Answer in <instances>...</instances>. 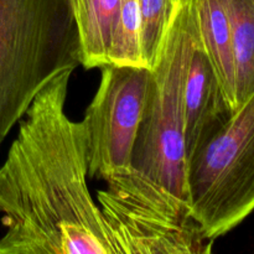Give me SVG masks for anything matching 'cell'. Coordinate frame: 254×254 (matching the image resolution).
I'll list each match as a JSON object with an SVG mask.
<instances>
[{
	"mask_svg": "<svg viewBox=\"0 0 254 254\" xmlns=\"http://www.w3.org/2000/svg\"><path fill=\"white\" fill-rule=\"evenodd\" d=\"M197 39L195 2L176 10L158 66L150 71L148 96L133 153L129 186L190 213L188 160L184 145V91Z\"/></svg>",
	"mask_w": 254,
	"mask_h": 254,
	"instance_id": "obj_2",
	"label": "cell"
},
{
	"mask_svg": "<svg viewBox=\"0 0 254 254\" xmlns=\"http://www.w3.org/2000/svg\"><path fill=\"white\" fill-rule=\"evenodd\" d=\"M173 1L175 2L176 6H180V5L185 4V2H186V1H189V0H173Z\"/></svg>",
	"mask_w": 254,
	"mask_h": 254,
	"instance_id": "obj_13",
	"label": "cell"
},
{
	"mask_svg": "<svg viewBox=\"0 0 254 254\" xmlns=\"http://www.w3.org/2000/svg\"><path fill=\"white\" fill-rule=\"evenodd\" d=\"M200 44L212 64L232 113L236 112V77L232 34L225 0H193Z\"/></svg>",
	"mask_w": 254,
	"mask_h": 254,
	"instance_id": "obj_8",
	"label": "cell"
},
{
	"mask_svg": "<svg viewBox=\"0 0 254 254\" xmlns=\"http://www.w3.org/2000/svg\"><path fill=\"white\" fill-rule=\"evenodd\" d=\"M78 64L73 0H0V146L37 94Z\"/></svg>",
	"mask_w": 254,
	"mask_h": 254,
	"instance_id": "obj_3",
	"label": "cell"
},
{
	"mask_svg": "<svg viewBox=\"0 0 254 254\" xmlns=\"http://www.w3.org/2000/svg\"><path fill=\"white\" fill-rule=\"evenodd\" d=\"M252 1H253V2H254V0H252Z\"/></svg>",
	"mask_w": 254,
	"mask_h": 254,
	"instance_id": "obj_14",
	"label": "cell"
},
{
	"mask_svg": "<svg viewBox=\"0 0 254 254\" xmlns=\"http://www.w3.org/2000/svg\"><path fill=\"white\" fill-rule=\"evenodd\" d=\"M87 107V173L107 183L133 173V153L148 96V68L106 64Z\"/></svg>",
	"mask_w": 254,
	"mask_h": 254,
	"instance_id": "obj_5",
	"label": "cell"
},
{
	"mask_svg": "<svg viewBox=\"0 0 254 254\" xmlns=\"http://www.w3.org/2000/svg\"><path fill=\"white\" fill-rule=\"evenodd\" d=\"M232 34L236 111L254 92V2L225 0Z\"/></svg>",
	"mask_w": 254,
	"mask_h": 254,
	"instance_id": "obj_10",
	"label": "cell"
},
{
	"mask_svg": "<svg viewBox=\"0 0 254 254\" xmlns=\"http://www.w3.org/2000/svg\"><path fill=\"white\" fill-rule=\"evenodd\" d=\"M97 198L107 230L128 254H212L215 241L186 211L112 186Z\"/></svg>",
	"mask_w": 254,
	"mask_h": 254,
	"instance_id": "obj_6",
	"label": "cell"
},
{
	"mask_svg": "<svg viewBox=\"0 0 254 254\" xmlns=\"http://www.w3.org/2000/svg\"><path fill=\"white\" fill-rule=\"evenodd\" d=\"M190 215L216 241L254 210V92L188 163Z\"/></svg>",
	"mask_w": 254,
	"mask_h": 254,
	"instance_id": "obj_4",
	"label": "cell"
},
{
	"mask_svg": "<svg viewBox=\"0 0 254 254\" xmlns=\"http://www.w3.org/2000/svg\"><path fill=\"white\" fill-rule=\"evenodd\" d=\"M87 155L68 140L31 141L0 166V254H128L87 183Z\"/></svg>",
	"mask_w": 254,
	"mask_h": 254,
	"instance_id": "obj_1",
	"label": "cell"
},
{
	"mask_svg": "<svg viewBox=\"0 0 254 254\" xmlns=\"http://www.w3.org/2000/svg\"><path fill=\"white\" fill-rule=\"evenodd\" d=\"M121 0H73L81 45V64L87 69L109 64V50Z\"/></svg>",
	"mask_w": 254,
	"mask_h": 254,
	"instance_id": "obj_9",
	"label": "cell"
},
{
	"mask_svg": "<svg viewBox=\"0 0 254 254\" xmlns=\"http://www.w3.org/2000/svg\"><path fill=\"white\" fill-rule=\"evenodd\" d=\"M231 116L232 111L197 34L184 91V145L188 163Z\"/></svg>",
	"mask_w": 254,
	"mask_h": 254,
	"instance_id": "obj_7",
	"label": "cell"
},
{
	"mask_svg": "<svg viewBox=\"0 0 254 254\" xmlns=\"http://www.w3.org/2000/svg\"><path fill=\"white\" fill-rule=\"evenodd\" d=\"M109 64L145 68L141 56L138 0H121L109 50Z\"/></svg>",
	"mask_w": 254,
	"mask_h": 254,
	"instance_id": "obj_12",
	"label": "cell"
},
{
	"mask_svg": "<svg viewBox=\"0 0 254 254\" xmlns=\"http://www.w3.org/2000/svg\"><path fill=\"white\" fill-rule=\"evenodd\" d=\"M140 11V44L144 66L149 71L160 62L175 17L173 0H138Z\"/></svg>",
	"mask_w": 254,
	"mask_h": 254,
	"instance_id": "obj_11",
	"label": "cell"
}]
</instances>
